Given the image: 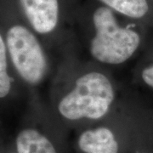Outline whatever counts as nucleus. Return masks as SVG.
Instances as JSON below:
<instances>
[{
    "mask_svg": "<svg viewBox=\"0 0 153 153\" xmlns=\"http://www.w3.org/2000/svg\"><path fill=\"white\" fill-rule=\"evenodd\" d=\"M142 79L148 86L153 88V65L148 66L142 71Z\"/></svg>",
    "mask_w": 153,
    "mask_h": 153,
    "instance_id": "9",
    "label": "nucleus"
},
{
    "mask_svg": "<svg viewBox=\"0 0 153 153\" xmlns=\"http://www.w3.org/2000/svg\"><path fill=\"white\" fill-rule=\"evenodd\" d=\"M93 22L95 35L90 43V54L100 62L117 65L134 54L140 44L139 34L121 27L111 9L100 7L94 11Z\"/></svg>",
    "mask_w": 153,
    "mask_h": 153,
    "instance_id": "2",
    "label": "nucleus"
},
{
    "mask_svg": "<svg viewBox=\"0 0 153 153\" xmlns=\"http://www.w3.org/2000/svg\"><path fill=\"white\" fill-rule=\"evenodd\" d=\"M114 96V89L107 76L92 71L76 80L74 88L60 100L58 110L68 120L100 119L109 111Z\"/></svg>",
    "mask_w": 153,
    "mask_h": 153,
    "instance_id": "1",
    "label": "nucleus"
},
{
    "mask_svg": "<svg viewBox=\"0 0 153 153\" xmlns=\"http://www.w3.org/2000/svg\"><path fill=\"white\" fill-rule=\"evenodd\" d=\"M111 9L131 18H141L147 14L146 0H100Z\"/></svg>",
    "mask_w": 153,
    "mask_h": 153,
    "instance_id": "7",
    "label": "nucleus"
},
{
    "mask_svg": "<svg viewBox=\"0 0 153 153\" xmlns=\"http://www.w3.org/2000/svg\"><path fill=\"white\" fill-rule=\"evenodd\" d=\"M78 146L85 153H117L118 144L114 134L107 128L88 129L78 139Z\"/></svg>",
    "mask_w": 153,
    "mask_h": 153,
    "instance_id": "5",
    "label": "nucleus"
},
{
    "mask_svg": "<svg viewBox=\"0 0 153 153\" xmlns=\"http://www.w3.org/2000/svg\"><path fill=\"white\" fill-rule=\"evenodd\" d=\"M7 46L4 38L0 37V97H6L11 88L10 77L7 71Z\"/></svg>",
    "mask_w": 153,
    "mask_h": 153,
    "instance_id": "8",
    "label": "nucleus"
},
{
    "mask_svg": "<svg viewBox=\"0 0 153 153\" xmlns=\"http://www.w3.org/2000/svg\"><path fill=\"white\" fill-rule=\"evenodd\" d=\"M25 15L38 33H49L56 27L59 17L58 0H20Z\"/></svg>",
    "mask_w": 153,
    "mask_h": 153,
    "instance_id": "4",
    "label": "nucleus"
},
{
    "mask_svg": "<svg viewBox=\"0 0 153 153\" xmlns=\"http://www.w3.org/2000/svg\"><path fill=\"white\" fill-rule=\"evenodd\" d=\"M6 46L13 65L26 82L37 84L43 79L46 59L38 39L27 28L19 25L10 28Z\"/></svg>",
    "mask_w": 153,
    "mask_h": 153,
    "instance_id": "3",
    "label": "nucleus"
},
{
    "mask_svg": "<svg viewBox=\"0 0 153 153\" xmlns=\"http://www.w3.org/2000/svg\"><path fill=\"white\" fill-rule=\"evenodd\" d=\"M16 147L18 153H56L49 139L32 128L24 129L18 134Z\"/></svg>",
    "mask_w": 153,
    "mask_h": 153,
    "instance_id": "6",
    "label": "nucleus"
}]
</instances>
